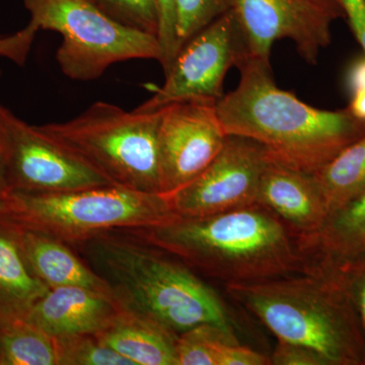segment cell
<instances>
[{
	"mask_svg": "<svg viewBox=\"0 0 365 365\" xmlns=\"http://www.w3.org/2000/svg\"><path fill=\"white\" fill-rule=\"evenodd\" d=\"M235 90L216 103L227 135L260 143L269 157L314 174L365 134V123L346 108L321 110L276 86L270 60L250 56L237 67Z\"/></svg>",
	"mask_w": 365,
	"mask_h": 365,
	"instance_id": "obj_1",
	"label": "cell"
},
{
	"mask_svg": "<svg viewBox=\"0 0 365 365\" xmlns=\"http://www.w3.org/2000/svg\"><path fill=\"white\" fill-rule=\"evenodd\" d=\"M125 311L178 336L203 324L237 331L230 307L193 269L130 230H112L76 245Z\"/></svg>",
	"mask_w": 365,
	"mask_h": 365,
	"instance_id": "obj_2",
	"label": "cell"
},
{
	"mask_svg": "<svg viewBox=\"0 0 365 365\" xmlns=\"http://www.w3.org/2000/svg\"><path fill=\"white\" fill-rule=\"evenodd\" d=\"M225 288L277 341L306 346L325 365H365L364 336L338 259L312 254L299 272Z\"/></svg>",
	"mask_w": 365,
	"mask_h": 365,
	"instance_id": "obj_3",
	"label": "cell"
},
{
	"mask_svg": "<svg viewBox=\"0 0 365 365\" xmlns=\"http://www.w3.org/2000/svg\"><path fill=\"white\" fill-rule=\"evenodd\" d=\"M193 270L227 284L299 272L309 261L299 242L260 204L130 230Z\"/></svg>",
	"mask_w": 365,
	"mask_h": 365,
	"instance_id": "obj_4",
	"label": "cell"
},
{
	"mask_svg": "<svg viewBox=\"0 0 365 365\" xmlns=\"http://www.w3.org/2000/svg\"><path fill=\"white\" fill-rule=\"evenodd\" d=\"M169 197L117 186L32 193L9 189L0 220L71 247L112 230L155 227L177 217Z\"/></svg>",
	"mask_w": 365,
	"mask_h": 365,
	"instance_id": "obj_5",
	"label": "cell"
},
{
	"mask_svg": "<svg viewBox=\"0 0 365 365\" xmlns=\"http://www.w3.org/2000/svg\"><path fill=\"white\" fill-rule=\"evenodd\" d=\"M160 118L162 109L127 112L97 102L69 121L38 127L113 186L162 193L158 160Z\"/></svg>",
	"mask_w": 365,
	"mask_h": 365,
	"instance_id": "obj_6",
	"label": "cell"
},
{
	"mask_svg": "<svg viewBox=\"0 0 365 365\" xmlns=\"http://www.w3.org/2000/svg\"><path fill=\"white\" fill-rule=\"evenodd\" d=\"M24 4L31 26L61 36L56 60L74 81L101 78L118 62L162 59L157 37L120 25L88 0H24Z\"/></svg>",
	"mask_w": 365,
	"mask_h": 365,
	"instance_id": "obj_7",
	"label": "cell"
},
{
	"mask_svg": "<svg viewBox=\"0 0 365 365\" xmlns=\"http://www.w3.org/2000/svg\"><path fill=\"white\" fill-rule=\"evenodd\" d=\"M0 162L9 189L55 193L113 186L97 170L0 104Z\"/></svg>",
	"mask_w": 365,
	"mask_h": 365,
	"instance_id": "obj_8",
	"label": "cell"
},
{
	"mask_svg": "<svg viewBox=\"0 0 365 365\" xmlns=\"http://www.w3.org/2000/svg\"><path fill=\"white\" fill-rule=\"evenodd\" d=\"M248 57L241 28L232 11H227L182 46L165 73L163 86L135 110L153 112L187 101L217 103L225 96L227 72Z\"/></svg>",
	"mask_w": 365,
	"mask_h": 365,
	"instance_id": "obj_9",
	"label": "cell"
},
{
	"mask_svg": "<svg viewBox=\"0 0 365 365\" xmlns=\"http://www.w3.org/2000/svg\"><path fill=\"white\" fill-rule=\"evenodd\" d=\"M269 162L263 145L228 135L212 163L181 189L168 194L182 217H202L258 204L262 175Z\"/></svg>",
	"mask_w": 365,
	"mask_h": 365,
	"instance_id": "obj_10",
	"label": "cell"
},
{
	"mask_svg": "<svg viewBox=\"0 0 365 365\" xmlns=\"http://www.w3.org/2000/svg\"><path fill=\"white\" fill-rule=\"evenodd\" d=\"M216 102L187 101L162 109L158 136L160 192L173 193L198 177L227 139Z\"/></svg>",
	"mask_w": 365,
	"mask_h": 365,
	"instance_id": "obj_11",
	"label": "cell"
},
{
	"mask_svg": "<svg viewBox=\"0 0 365 365\" xmlns=\"http://www.w3.org/2000/svg\"><path fill=\"white\" fill-rule=\"evenodd\" d=\"M248 46L250 56L270 60L274 42L288 39L309 64H316L319 53L331 43V24L327 11L309 0H232Z\"/></svg>",
	"mask_w": 365,
	"mask_h": 365,
	"instance_id": "obj_12",
	"label": "cell"
},
{
	"mask_svg": "<svg viewBox=\"0 0 365 365\" xmlns=\"http://www.w3.org/2000/svg\"><path fill=\"white\" fill-rule=\"evenodd\" d=\"M258 204L280 220L304 251L329 218L313 174L288 167L270 157L262 175Z\"/></svg>",
	"mask_w": 365,
	"mask_h": 365,
	"instance_id": "obj_13",
	"label": "cell"
},
{
	"mask_svg": "<svg viewBox=\"0 0 365 365\" xmlns=\"http://www.w3.org/2000/svg\"><path fill=\"white\" fill-rule=\"evenodd\" d=\"M122 307L111 295L81 287L51 288L25 318L53 339L96 335L105 330Z\"/></svg>",
	"mask_w": 365,
	"mask_h": 365,
	"instance_id": "obj_14",
	"label": "cell"
},
{
	"mask_svg": "<svg viewBox=\"0 0 365 365\" xmlns=\"http://www.w3.org/2000/svg\"><path fill=\"white\" fill-rule=\"evenodd\" d=\"M4 222L11 228L26 265L50 289L81 287L113 297L104 278L88 262L81 260L69 245L42 232Z\"/></svg>",
	"mask_w": 365,
	"mask_h": 365,
	"instance_id": "obj_15",
	"label": "cell"
},
{
	"mask_svg": "<svg viewBox=\"0 0 365 365\" xmlns=\"http://www.w3.org/2000/svg\"><path fill=\"white\" fill-rule=\"evenodd\" d=\"M96 337L131 365H178L177 334L123 309Z\"/></svg>",
	"mask_w": 365,
	"mask_h": 365,
	"instance_id": "obj_16",
	"label": "cell"
},
{
	"mask_svg": "<svg viewBox=\"0 0 365 365\" xmlns=\"http://www.w3.org/2000/svg\"><path fill=\"white\" fill-rule=\"evenodd\" d=\"M49 290L26 265L11 228L0 220V325L25 319Z\"/></svg>",
	"mask_w": 365,
	"mask_h": 365,
	"instance_id": "obj_17",
	"label": "cell"
},
{
	"mask_svg": "<svg viewBox=\"0 0 365 365\" xmlns=\"http://www.w3.org/2000/svg\"><path fill=\"white\" fill-rule=\"evenodd\" d=\"M329 217L365 189V134L313 174Z\"/></svg>",
	"mask_w": 365,
	"mask_h": 365,
	"instance_id": "obj_18",
	"label": "cell"
},
{
	"mask_svg": "<svg viewBox=\"0 0 365 365\" xmlns=\"http://www.w3.org/2000/svg\"><path fill=\"white\" fill-rule=\"evenodd\" d=\"M339 260L365 255V189L327 220L321 232L304 249Z\"/></svg>",
	"mask_w": 365,
	"mask_h": 365,
	"instance_id": "obj_19",
	"label": "cell"
},
{
	"mask_svg": "<svg viewBox=\"0 0 365 365\" xmlns=\"http://www.w3.org/2000/svg\"><path fill=\"white\" fill-rule=\"evenodd\" d=\"M0 365H57L54 339L25 319L2 324Z\"/></svg>",
	"mask_w": 365,
	"mask_h": 365,
	"instance_id": "obj_20",
	"label": "cell"
},
{
	"mask_svg": "<svg viewBox=\"0 0 365 365\" xmlns=\"http://www.w3.org/2000/svg\"><path fill=\"white\" fill-rule=\"evenodd\" d=\"M227 340H237V334L222 327L203 324L178 336V365H217L218 350Z\"/></svg>",
	"mask_w": 365,
	"mask_h": 365,
	"instance_id": "obj_21",
	"label": "cell"
},
{
	"mask_svg": "<svg viewBox=\"0 0 365 365\" xmlns=\"http://www.w3.org/2000/svg\"><path fill=\"white\" fill-rule=\"evenodd\" d=\"M54 342L57 365H131L96 335L72 336Z\"/></svg>",
	"mask_w": 365,
	"mask_h": 365,
	"instance_id": "obj_22",
	"label": "cell"
},
{
	"mask_svg": "<svg viewBox=\"0 0 365 365\" xmlns=\"http://www.w3.org/2000/svg\"><path fill=\"white\" fill-rule=\"evenodd\" d=\"M230 9L232 0H176L177 54L194 36Z\"/></svg>",
	"mask_w": 365,
	"mask_h": 365,
	"instance_id": "obj_23",
	"label": "cell"
},
{
	"mask_svg": "<svg viewBox=\"0 0 365 365\" xmlns=\"http://www.w3.org/2000/svg\"><path fill=\"white\" fill-rule=\"evenodd\" d=\"M120 25L158 38L157 0H88Z\"/></svg>",
	"mask_w": 365,
	"mask_h": 365,
	"instance_id": "obj_24",
	"label": "cell"
},
{
	"mask_svg": "<svg viewBox=\"0 0 365 365\" xmlns=\"http://www.w3.org/2000/svg\"><path fill=\"white\" fill-rule=\"evenodd\" d=\"M158 11V40L162 50L160 63L163 72L169 71L177 55L176 0H157Z\"/></svg>",
	"mask_w": 365,
	"mask_h": 365,
	"instance_id": "obj_25",
	"label": "cell"
},
{
	"mask_svg": "<svg viewBox=\"0 0 365 365\" xmlns=\"http://www.w3.org/2000/svg\"><path fill=\"white\" fill-rule=\"evenodd\" d=\"M339 263L346 287L359 318L365 345V255L339 260Z\"/></svg>",
	"mask_w": 365,
	"mask_h": 365,
	"instance_id": "obj_26",
	"label": "cell"
},
{
	"mask_svg": "<svg viewBox=\"0 0 365 365\" xmlns=\"http://www.w3.org/2000/svg\"><path fill=\"white\" fill-rule=\"evenodd\" d=\"M39 31L30 24L11 35H0V56L23 66Z\"/></svg>",
	"mask_w": 365,
	"mask_h": 365,
	"instance_id": "obj_27",
	"label": "cell"
},
{
	"mask_svg": "<svg viewBox=\"0 0 365 365\" xmlns=\"http://www.w3.org/2000/svg\"><path fill=\"white\" fill-rule=\"evenodd\" d=\"M274 365H325L323 359L306 346L277 341L270 356Z\"/></svg>",
	"mask_w": 365,
	"mask_h": 365,
	"instance_id": "obj_28",
	"label": "cell"
},
{
	"mask_svg": "<svg viewBox=\"0 0 365 365\" xmlns=\"http://www.w3.org/2000/svg\"><path fill=\"white\" fill-rule=\"evenodd\" d=\"M270 357L240 344L237 341L223 343L218 353V365H268Z\"/></svg>",
	"mask_w": 365,
	"mask_h": 365,
	"instance_id": "obj_29",
	"label": "cell"
},
{
	"mask_svg": "<svg viewBox=\"0 0 365 365\" xmlns=\"http://www.w3.org/2000/svg\"><path fill=\"white\" fill-rule=\"evenodd\" d=\"M365 54V0H338Z\"/></svg>",
	"mask_w": 365,
	"mask_h": 365,
	"instance_id": "obj_30",
	"label": "cell"
},
{
	"mask_svg": "<svg viewBox=\"0 0 365 365\" xmlns=\"http://www.w3.org/2000/svg\"><path fill=\"white\" fill-rule=\"evenodd\" d=\"M348 86L354 91L365 88V58L357 60L348 73Z\"/></svg>",
	"mask_w": 365,
	"mask_h": 365,
	"instance_id": "obj_31",
	"label": "cell"
},
{
	"mask_svg": "<svg viewBox=\"0 0 365 365\" xmlns=\"http://www.w3.org/2000/svg\"><path fill=\"white\" fill-rule=\"evenodd\" d=\"M347 108L353 116L365 123V88L352 91L351 102Z\"/></svg>",
	"mask_w": 365,
	"mask_h": 365,
	"instance_id": "obj_32",
	"label": "cell"
},
{
	"mask_svg": "<svg viewBox=\"0 0 365 365\" xmlns=\"http://www.w3.org/2000/svg\"><path fill=\"white\" fill-rule=\"evenodd\" d=\"M309 1L316 4L317 6L321 7L322 9L330 14L334 20L344 16L338 0H309Z\"/></svg>",
	"mask_w": 365,
	"mask_h": 365,
	"instance_id": "obj_33",
	"label": "cell"
},
{
	"mask_svg": "<svg viewBox=\"0 0 365 365\" xmlns=\"http://www.w3.org/2000/svg\"><path fill=\"white\" fill-rule=\"evenodd\" d=\"M9 187L7 185L6 177H4V168L0 163V211H1L2 205H4V199L6 194L9 193Z\"/></svg>",
	"mask_w": 365,
	"mask_h": 365,
	"instance_id": "obj_34",
	"label": "cell"
},
{
	"mask_svg": "<svg viewBox=\"0 0 365 365\" xmlns=\"http://www.w3.org/2000/svg\"><path fill=\"white\" fill-rule=\"evenodd\" d=\"M0 78H1V71H0ZM1 163V162H0Z\"/></svg>",
	"mask_w": 365,
	"mask_h": 365,
	"instance_id": "obj_35",
	"label": "cell"
}]
</instances>
